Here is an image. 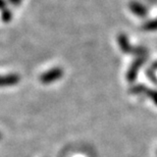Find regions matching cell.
<instances>
[{
	"label": "cell",
	"instance_id": "1",
	"mask_svg": "<svg viewBox=\"0 0 157 157\" xmlns=\"http://www.w3.org/2000/svg\"><path fill=\"white\" fill-rule=\"evenodd\" d=\"M63 70L61 67H53L51 70L47 71L46 73L42 74L39 78V81L43 85H49L56 82L57 80L63 77Z\"/></svg>",
	"mask_w": 157,
	"mask_h": 157
},
{
	"label": "cell",
	"instance_id": "2",
	"mask_svg": "<svg viewBox=\"0 0 157 157\" xmlns=\"http://www.w3.org/2000/svg\"><path fill=\"white\" fill-rule=\"evenodd\" d=\"M147 58H148V56H138L133 61V63H132L127 73V78L130 83H134L136 81V78L138 77V73H139L140 68L143 67V64L145 63Z\"/></svg>",
	"mask_w": 157,
	"mask_h": 157
},
{
	"label": "cell",
	"instance_id": "3",
	"mask_svg": "<svg viewBox=\"0 0 157 157\" xmlns=\"http://www.w3.org/2000/svg\"><path fill=\"white\" fill-rule=\"evenodd\" d=\"M128 7H130V10L133 12L134 14H136L138 17L144 18L148 14V9H147V7L140 2H137V1L131 2L130 4H128Z\"/></svg>",
	"mask_w": 157,
	"mask_h": 157
},
{
	"label": "cell",
	"instance_id": "4",
	"mask_svg": "<svg viewBox=\"0 0 157 157\" xmlns=\"http://www.w3.org/2000/svg\"><path fill=\"white\" fill-rule=\"evenodd\" d=\"M21 77L17 74L5 75V76H0V87H9L14 86L20 83Z\"/></svg>",
	"mask_w": 157,
	"mask_h": 157
},
{
	"label": "cell",
	"instance_id": "5",
	"mask_svg": "<svg viewBox=\"0 0 157 157\" xmlns=\"http://www.w3.org/2000/svg\"><path fill=\"white\" fill-rule=\"evenodd\" d=\"M117 42H118V45L121 47V51L124 52V53H131L132 52V49H133V46L131 45L130 41H128V38L127 35L124 34H121L117 38Z\"/></svg>",
	"mask_w": 157,
	"mask_h": 157
},
{
	"label": "cell",
	"instance_id": "6",
	"mask_svg": "<svg viewBox=\"0 0 157 157\" xmlns=\"http://www.w3.org/2000/svg\"><path fill=\"white\" fill-rule=\"evenodd\" d=\"M147 90H148V88H147L145 85L141 84V85H137V86L132 87L130 89V93L136 94V95H139V94H146Z\"/></svg>",
	"mask_w": 157,
	"mask_h": 157
},
{
	"label": "cell",
	"instance_id": "7",
	"mask_svg": "<svg viewBox=\"0 0 157 157\" xmlns=\"http://www.w3.org/2000/svg\"><path fill=\"white\" fill-rule=\"evenodd\" d=\"M142 29L144 31H147V32H152V31H156L157 30V18L152 21H147L143 25Z\"/></svg>",
	"mask_w": 157,
	"mask_h": 157
},
{
	"label": "cell",
	"instance_id": "8",
	"mask_svg": "<svg viewBox=\"0 0 157 157\" xmlns=\"http://www.w3.org/2000/svg\"><path fill=\"white\" fill-rule=\"evenodd\" d=\"M1 20L4 23H9L12 20V11L10 9L5 8L1 11Z\"/></svg>",
	"mask_w": 157,
	"mask_h": 157
},
{
	"label": "cell",
	"instance_id": "9",
	"mask_svg": "<svg viewBox=\"0 0 157 157\" xmlns=\"http://www.w3.org/2000/svg\"><path fill=\"white\" fill-rule=\"evenodd\" d=\"M145 95L152 100L154 102V104L157 106V90H152V89H148Z\"/></svg>",
	"mask_w": 157,
	"mask_h": 157
},
{
	"label": "cell",
	"instance_id": "10",
	"mask_svg": "<svg viewBox=\"0 0 157 157\" xmlns=\"http://www.w3.org/2000/svg\"><path fill=\"white\" fill-rule=\"evenodd\" d=\"M146 76L149 78V80L152 82V83H154L157 85V76H156V73L151 68H148V70L146 71Z\"/></svg>",
	"mask_w": 157,
	"mask_h": 157
},
{
	"label": "cell",
	"instance_id": "11",
	"mask_svg": "<svg viewBox=\"0 0 157 157\" xmlns=\"http://www.w3.org/2000/svg\"><path fill=\"white\" fill-rule=\"evenodd\" d=\"M7 8V2L5 0H0V10H3V9Z\"/></svg>",
	"mask_w": 157,
	"mask_h": 157
},
{
	"label": "cell",
	"instance_id": "12",
	"mask_svg": "<svg viewBox=\"0 0 157 157\" xmlns=\"http://www.w3.org/2000/svg\"><path fill=\"white\" fill-rule=\"evenodd\" d=\"M21 1H23V0H9V2L14 6H18L21 3Z\"/></svg>",
	"mask_w": 157,
	"mask_h": 157
},
{
	"label": "cell",
	"instance_id": "13",
	"mask_svg": "<svg viewBox=\"0 0 157 157\" xmlns=\"http://www.w3.org/2000/svg\"><path fill=\"white\" fill-rule=\"evenodd\" d=\"M150 68H151V70H153L154 71H157V61L153 62V63L151 64V67H150Z\"/></svg>",
	"mask_w": 157,
	"mask_h": 157
},
{
	"label": "cell",
	"instance_id": "14",
	"mask_svg": "<svg viewBox=\"0 0 157 157\" xmlns=\"http://www.w3.org/2000/svg\"><path fill=\"white\" fill-rule=\"evenodd\" d=\"M2 139V135H1V133H0V140Z\"/></svg>",
	"mask_w": 157,
	"mask_h": 157
}]
</instances>
